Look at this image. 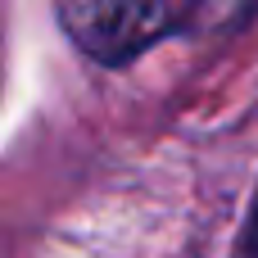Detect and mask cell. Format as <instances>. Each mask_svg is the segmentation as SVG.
<instances>
[{
	"label": "cell",
	"mask_w": 258,
	"mask_h": 258,
	"mask_svg": "<svg viewBox=\"0 0 258 258\" xmlns=\"http://www.w3.org/2000/svg\"><path fill=\"white\" fill-rule=\"evenodd\" d=\"M63 32L100 63H127L145 45H154L168 27L181 23L177 5H141V0H113V5H59Z\"/></svg>",
	"instance_id": "6da1fadb"
}]
</instances>
